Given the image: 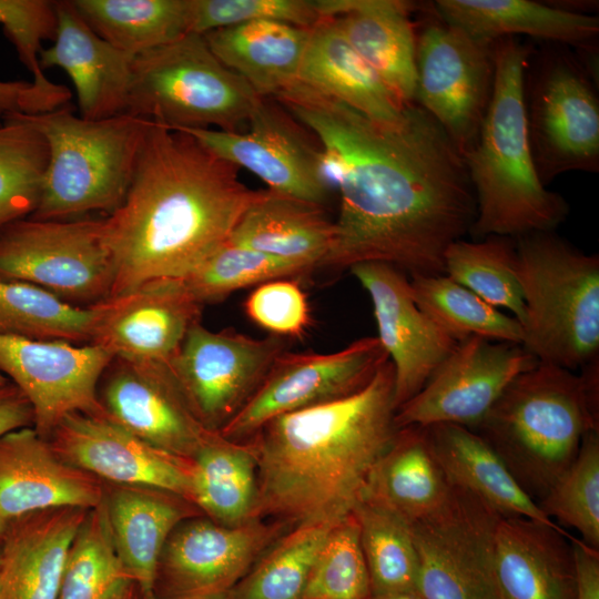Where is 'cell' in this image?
Returning a JSON list of instances; mask_svg holds the SVG:
<instances>
[{
	"label": "cell",
	"instance_id": "cell-15",
	"mask_svg": "<svg viewBox=\"0 0 599 599\" xmlns=\"http://www.w3.org/2000/svg\"><path fill=\"white\" fill-rule=\"evenodd\" d=\"M388 359L377 337H362L333 353L283 352L265 379L219 433L244 440L270 420L362 389Z\"/></svg>",
	"mask_w": 599,
	"mask_h": 599
},
{
	"label": "cell",
	"instance_id": "cell-14",
	"mask_svg": "<svg viewBox=\"0 0 599 599\" xmlns=\"http://www.w3.org/2000/svg\"><path fill=\"white\" fill-rule=\"evenodd\" d=\"M493 82V43H480L437 17L417 35L414 102L441 126L461 156L478 136Z\"/></svg>",
	"mask_w": 599,
	"mask_h": 599
},
{
	"label": "cell",
	"instance_id": "cell-20",
	"mask_svg": "<svg viewBox=\"0 0 599 599\" xmlns=\"http://www.w3.org/2000/svg\"><path fill=\"white\" fill-rule=\"evenodd\" d=\"M349 271L370 298L376 337L394 368L397 410L424 387L458 342L420 309L403 271L380 262L358 263Z\"/></svg>",
	"mask_w": 599,
	"mask_h": 599
},
{
	"label": "cell",
	"instance_id": "cell-24",
	"mask_svg": "<svg viewBox=\"0 0 599 599\" xmlns=\"http://www.w3.org/2000/svg\"><path fill=\"white\" fill-rule=\"evenodd\" d=\"M53 44L39 53L41 69L59 67L73 82L80 116L101 120L125 114L133 57L95 33L71 0L55 1Z\"/></svg>",
	"mask_w": 599,
	"mask_h": 599
},
{
	"label": "cell",
	"instance_id": "cell-7",
	"mask_svg": "<svg viewBox=\"0 0 599 599\" xmlns=\"http://www.w3.org/2000/svg\"><path fill=\"white\" fill-rule=\"evenodd\" d=\"M526 315L522 347L538 362L577 370L599 355V256L555 231L515 238Z\"/></svg>",
	"mask_w": 599,
	"mask_h": 599
},
{
	"label": "cell",
	"instance_id": "cell-53",
	"mask_svg": "<svg viewBox=\"0 0 599 599\" xmlns=\"http://www.w3.org/2000/svg\"><path fill=\"white\" fill-rule=\"evenodd\" d=\"M387 599H423L418 592L403 593Z\"/></svg>",
	"mask_w": 599,
	"mask_h": 599
},
{
	"label": "cell",
	"instance_id": "cell-6",
	"mask_svg": "<svg viewBox=\"0 0 599 599\" xmlns=\"http://www.w3.org/2000/svg\"><path fill=\"white\" fill-rule=\"evenodd\" d=\"M14 114L41 133L49 148L40 199L29 217L64 221L92 212L109 215L121 205L151 120L129 114L88 120L64 106Z\"/></svg>",
	"mask_w": 599,
	"mask_h": 599
},
{
	"label": "cell",
	"instance_id": "cell-37",
	"mask_svg": "<svg viewBox=\"0 0 599 599\" xmlns=\"http://www.w3.org/2000/svg\"><path fill=\"white\" fill-rule=\"evenodd\" d=\"M99 315V303L75 306L40 286L0 280V335L91 344Z\"/></svg>",
	"mask_w": 599,
	"mask_h": 599
},
{
	"label": "cell",
	"instance_id": "cell-19",
	"mask_svg": "<svg viewBox=\"0 0 599 599\" xmlns=\"http://www.w3.org/2000/svg\"><path fill=\"white\" fill-rule=\"evenodd\" d=\"M105 416L146 444L192 460L212 432L194 415L169 363L113 358L99 384Z\"/></svg>",
	"mask_w": 599,
	"mask_h": 599
},
{
	"label": "cell",
	"instance_id": "cell-52",
	"mask_svg": "<svg viewBox=\"0 0 599 599\" xmlns=\"http://www.w3.org/2000/svg\"><path fill=\"white\" fill-rule=\"evenodd\" d=\"M115 599H143V596L133 582L129 585Z\"/></svg>",
	"mask_w": 599,
	"mask_h": 599
},
{
	"label": "cell",
	"instance_id": "cell-47",
	"mask_svg": "<svg viewBox=\"0 0 599 599\" xmlns=\"http://www.w3.org/2000/svg\"><path fill=\"white\" fill-rule=\"evenodd\" d=\"M323 19L318 0H191L190 32L252 21H278L311 29Z\"/></svg>",
	"mask_w": 599,
	"mask_h": 599
},
{
	"label": "cell",
	"instance_id": "cell-49",
	"mask_svg": "<svg viewBox=\"0 0 599 599\" xmlns=\"http://www.w3.org/2000/svg\"><path fill=\"white\" fill-rule=\"evenodd\" d=\"M13 9V0H0V23L9 19ZM70 98V90L62 84L41 88L32 81H0V120L16 112L24 114L49 112L62 108Z\"/></svg>",
	"mask_w": 599,
	"mask_h": 599
},
{
	"label": "cell",
	"instance_id": "cell-30",
	"mask_svg": "<svg viewBox=\"0 0 599 599\" xmlns=\"http://www.w3.org/2000/svg\"><path fill=\"white\" fill-rule=\"evenodd\" d=\"M334 235L323 206L266 190L245 209L227 242L312 271L322 265Z\"/></svg>",
	"mask_w": 599,
	"mask_h": 599
},
{
	"label": "cell",
	"instance_id": "cell-54",
	"mask_svg": "<svg viewBox=\"0 0 599 599\" xmlns=\"http://www.w3.org/2000/svg\"><path fill=\"white\" fill-rule=\"evenodd\" d=\"M7 524H8V521H6V519L0 514V538L2 537V535H3L4 530H6Z\"/></svg>",
	"mask_w": 599,
	"mask_h": 599
},
{
	"label": "cell",
	"instance_id": "cell-25",
	"mask_svg": "<svg viewBox=\"0 0 599 599\" xmlns=\"http://www.w3.org/2000/svg\"><path fill=\"white\" fill-rule=\"evenodd\" d=\"M338 30L404 105L414 103L416 39L410 20L419 7L402 0H318Z\"/></svg>",
	"mask_w": 599,
	"mask_h": 599
},
{
	"label": "cell",
	"instance_id": "cell-39",
	"mask_svg": "<svg viewBox=\"0 0 599 599\" xmlns=\"http://www.w3.org/2000/svg\"><path fill=\"white\" fill-rule=\"evenodd\" d=\"M373 599L417 592L418 557L409 526L392 511L362 500L353 511Z\"/></svg>",
	"mask_w": 599,
	"mask_h": 599
},
{
	"label": "cell",
	"instance_id": "cell-26",
	"mask_svg": "<svg viewBox=\"0 0 599 599\" xmlns=\"http://www.w3.org/2000/svg\"><path fill=\"white\" fill-rule=\"evenodd\" d=\"M571 534L525 517H501L495 538L502 599H577Z\"/></svg>",
	"mask_w": 599,
	"mask_h": 599
},
{
	"label": "cell",
	"instance_id": "cell-8",
	"mask_svg": "<svg viewBox=\"0 0 599 599\" xmlns=\"http://www.w3.org/2000/svg\"><path fill=\"white\" fill-rule=\"evenodd\" d=\"M263 99L190 32L133 57L125 114L171 130L241 132Z\"/></svg>",
	"mask_w": 599,
	"mask_h": 599
},
{
	"label": "cell",
	"instance_id": "cell-4",
	"mask_svg": "<svg viewBox=\"0 0 599 599\" xmlns=\"http://www.w3.org/2000/svg\"><path fill=\"white\" fill-rule=\"evenodd\" d=\"M534 49L515 37L493 42V91L478 136L463 155L476 200L474 240L555 231L569 205L540 181L527 133L525 74Z\"/></svg>",
	"mask_w": 599,
	"mask_h": 599
},
{
	"label": "cell",
	"instance_id": "cell-27",
	"mask_svg": "<svg viewBox=\"0 0 599 599\" xmlns=\"http://www.w3.org/2000/svg\"><path fill=\"white\" fill-rule=\"evenodd\" d=\"M88 510L52 508L8 521L1 537L0 599H58L69 547Z\"/></svg>",
	"mask_w": 599,
	"mask_h": 599
},
{
	"label": "cell",
	"instance_id": "cell-32",
	"mask_svg": "<svg viewBox=\"0 0 599 599\" xmlns=\"http://www.w3.org/2000/svg\"><path fill=\"white\" fill-rule=\"evenodd\" d=\"M311 29L252 21L203 34L212 52L262 98L273 99L297 81Z\"/></svg>",
	"mask_w": 599,
	"mask_h": 599
},
{
	"label": "cell",
	"instance_id": "cell-9",
	"mask_svg": "<svg viewBox=\"0 0 599 599\" xmlns=\"http://www.w3.org/2000/svg\"><path fill=\"white\" fill-rule=\"evenodd\" d=\"M0 280L40 286L75 306L109 298L115 268L103 219L10 223L0 231Z\"/></svg>",
	"mask_w": 599,
	"mask_h": 599
},
{
	"label": "cell",
	"instance_id": "cell-23",
	"mask_svg": "<svg viewBox=\"0 0 599 599\" xmlns=\"http://www.w3.org/2000/svg\"><path fill=\"white\" fill-rule=\"evenodd\" d=\"M104 497V484L62 460L34 427L0 437V514L10 521L61 507L92 509Z\"/></svg>",
	"mask_w": 599,
	"mask_h": 599
},
{
	"label": "cell",
	"instance_id": "cell-38",
	"mask_svg": "<svg viewBox=\"0 0 599 599\" xmlns=\"http://www.w3.org/2000/svg\"><path fill=\"white\" fill-rule=\"evenodd\" d=\"M409 283L420 309L457 342L478 336L521 344L522 327L519 321L447 275L410 276Z\"/></svg>",
	"mask_w": 599,
	"mask_h": 599
},
{
	"label": "cell",
	"instance_id": "cell-51",
	"mask_svg": "<svg viewBox=\"0 0 599 599\" xmlns=\"http://www.w3.org/2000/svg\"><path fill=\"white\" fill-rule=\"evenodd\" d=\"M576 577L577 599H599V549L581 539L571 540Z\"/></svg>",
	"mask_w": 599,
	"mask_h": 599
},
{
	"label": "cell",
	"instance_id": "cell-3",
	"mask_svg": "<svg viewBox=\"0 0 599 599\" xmlns=\"http://www.w3.org/2000/svg\"><path fill=\"white\" fill-rule=\"evenodd\" d=\"M394 368L387 359L359 390L278 416L252 436L258 517L294 526L336 525L362 501L368 476L393 443Z\"/></svg>",
	"mask_w": 599,
	"mask_h": 599
},
{
	"label": "cell",
	"instance_id": "cell-31",
	"mask_svg": "<svg viewBox=\"0 0 599 599\" xmlns=\"http://www.w3.org/2000/svg\"><path fill=\"white\" fill-rule=\"evenodd\" d=\"M423 427L430 451L450 483L481 499L501 517H525L559 526L528 496L476 432L455 424Z\"/></svg>",
	"mask_w": 599,
	"mask_h": 599
},
{
	"label": "cell",
	"instance_id": "cell-34",
	"mask_svg": "<svg viewBox=\"0 0 599 599\" xmlns=\"http://www.w3.org/2000/svg\"><path fill=\"white\" fill-rule=\"evenodd\" d=\"M450 481L430 451L425 428H399L373 467L362 500L376 504L407 524L435 511L447 498Z\"/></svg>",
	"mask_w": 599,
	"mask_h": 599
},
{
	"label": "cell",
	"instance_id": "cell-16",
	"mask_svg": "<svg viewBox=\"0 0 599 599\" xmlns=\"http://www.w3.org/2000/svg\"><path fill=\"white\" fill-rule=\"evenodd\" d=\"M298 122L280 104L264 98L246 130L181 129L220 159L261 179L270 191L324 207L333 184L319 146L300 131Z\"/></svg>",
	"mask_w": 599,
	"mask_h": 599
},
{
	"label": "cell",
	"instance_id": "cell-48",
	"mask_svg": "<svg viewBox=\"0 0 599 599\" xmlns=\"http://www.w3.org/2000/svg\"><path fill=\"white\" fill-rule=\"evenodd\" d=\"M247 317L277 337H301L311 325L305 292L292 277L264 282L250 293L244 304Z\"/></svg>",
	"mask_w": 599,
	"mask_h": 599
},
{
	"label": "cell",
	"instance_id": "cell-50",
	"mask_svg": "<svg viewBox=\"0 0 599 599\" xmlns=\"http://www.w3.org/2000/svg\"><path fill=\"white\" fill-rule=\"evenodd\" d=\"M33 426V408L24 394L11 382L0 386V437Z\"/></svg>",
	"mask_w": 599,
	"mask_h": 599
},
{
	"label": "cell",
	"instance_id": "cell-21",
	"mask_svg": "<svg viewBox=\"0 0 599 599\" xmlns=\"http://www.w3.org/2000/svg\"><path fill=\"white\" fill-rule=\"evenodd\" d=\"M47 439L62 460L104 484L161 489L192 504V460L146 444L105 415L70 414Z\"/></svg>",
	"mask_w": 599,
	"mask_h": 599
},
{
	"label": "cell",
	"instance_id": "cell-13",
	"mask_svg": "<svg viewBox=\"0 0 599 599\" xmlns=\"http://www.w3.org/2000/svg\"><path fill=\"white\" fill-rule=\"evenodd\" d=\"M283 529L263 518L238 526L204 515L183 519L159 557L153 599H226Z\"/></svg>",
	"mask_w": 599,
	"mask_h": 599
},
{
	"label": "cell",
	"instance_id": "cell-41",
	"mask_svg": "<svg viewBox=\"0 0 599 599\" xmlns=\"http://www.w3.org/2000/svg\"><path fill=\"white\" fill-rule=\"evenodd\" d=\"M444 274L524 323L526 308L516 274L515 238L491 235L475 241L458 240L445 253Z\"/></svg>",
	"mask_w": 599,
	"mask_h": 599
},
{
	"label": "cell",
	"instance_id": "cell-12",
	"mask_svg": "<svg viewBox=\"0 0 599 599\" xmlns=\"http://www.w3.org/2000/svg\"><path fill=\"white\" fill-rule=\"evenodd\" d=\"M285 339L211 331L200 321L187 331L170 366L194 415L220 433L261 386Z\"/></svg>",
	"mask_w": 599,
	"mask_h": 599
},
{
	"label": "cell",
	"instance_id": "cell-22",
	"mask_svg": "<svg viewBox=\"0 0 599 599\" xmlns=\"http://www.w3.org/2000/svg\"><path fill=\"white\" fill-rule=\"evenodd\" d=\"M201 307L177 278L152 280L99 303L91 344L132 363H170Z\"/></svg>",
	"mask_w": 599,
	"mask_h": 599
},
{
	"label": "cell",
	"instance_id": "cell-5",
	"mask_svg": "<svg viewBox=\"0 0 599 599\" xmlns=\"http://www.w3.org/2000/svg\"><path fill=\"white\" fill-rule=\"evenodd\" d=\"M580 373L538 362L517 375L471 430L537 504L599 430V361Z\"/></svg>",
	"mask_w": 599,
	"mask_h": 599
},
{
	"label": "cell",
	"instance_id": "cell-35",
	"mask_svg": "<svg viewBox=\"0 0 599 599\" xmlns=\"http://www.w3.org/2000/svg\"><path fill=\"white\" fill-rule=\"evenodd\" d=\"M191 499L202 515L224 526L260 518L252 444L212 433L192 459Z\"/></svg>",
	"mask_w": 599,
	"mask_h": 599
},
{
	"label": "cell",
	"instance_id": "cell-33",
	"mask_svg": "<svg viewBox=\"0 0 599 599\" xmlns=\"http://www.w3.org/2000/svg\"><path fill=\"white\" fill-rule=\"evenodd\" d=\"M297 81L378 120L394 121L406 106L353 49L331 18L311 28Z\"/></svg>",
	"mask_w": 599,
	"mask_h": 599
},
{
	"label": "cell",
	"instance_id": "cell-44",
	"mask_svg": "<svg viewBox=\"0 0 599 599\" xmlns=\"http://www.w3.org/2000/svg\"><path fill=\"white\" fill-rule=\"evenodd\" d=\"M308 272L302 265L226 242L177 280L186 294L202 306L250 286Z\"/></svg>",
	"mask_w": 599,
	"mask_h": 599
},
{
	"label": "cell",
	"instance_id": "cell-28",
	"mask_svg": "<svg viewBox=\"0 0 599 599\" xmlns=\"http://www.w3.org/2000/svg\"><path fill=\"white\" fill-rule=\"evenodd\" d=\"M103 505L120 559L143 599H153L155 569L169 536L201 511L169 491L111 484H104Z\"/></svg>",
	"mask_w": 599,
	"mask_h": 599
},
{
	"label": "cell",
	"instance_id": "cell-43",
	"mask_svg": "<svg viewBox=\"0 0 599 599\" xmlns=\"http://www.w3.org/2000/svg\"><path fill=\"white\" fill-rule=\"evenodd\" d=\"M49 162L44 138L14 113L0 125V231L37 209Z\"/></svg>",
	"mask_w": 599,
	"mask_h": 599
},
{
	"label": "cell",
	"instance_id": "cell-40",
	"mask_svg": "<svg viewBox=\"0 0 599 599\" xmlns=\"http://www.w3.org/2000/svg\"><path fill=\"white\" fill-rule=\"evenodd\" d=\"M333 526L298 525L281 535L226 599H303L314 564Z\"/></svg>",
	"mask_w": 599,
	"mask_h": 599
},
{
	"label": "cell",
	"instance_id": "cell-2",
	"mask_svg": "<svg viewBox=\"0 0 599 599\" xmlns=\"http://www.w3.org/2000/svg\"><path fill=\"white\" fill-rule=\"evenodd\" d=\"M192 135L151 121L121 205L103 217L115 280L110 297L179 278L227 242L260 191Z\"/></svg>",
	"mask_w": 599,
	"mask_h": 599
},
{
	"label": "cell",
	"instance_id": "cell-18",
	"mask_svg": "<svg viewBox=\"0 0 599 599\" xmlns=\"http://www.w3.org/2000/svg\"><path fill=\"white\" fill-rule=\"evenodd\" d=\"M537 363L521 344L463 339L424 387L397 408L396 426L455 424L474 429L509 383Z\"/></svg>",
	"mask_w": 599,
	"mask_h": 599
},
{
	"label": "cell",
	"instance_id": "cell-55",
	"mask_svg": "<svg viewBox=\"0 0 599 599\" xmlns=\"http://www.w3.org/2000/svg\"><path fill=\"white\" fill-rule=\"evenodd\" d=\"M10 380L0 373V386L6 385Z\"/></svg>",
	"mask_w": 599,
	"mask_h": 599
},
{
	"label": "cell",
	"instance_id": "cell-1",
	"mask_svg": "<svg viewBox=\"0 0 599 599\" xmlns=\"http://www.w3.org/2000/svg\"><path fill=\"white\" fill-rule=\"evenodd\" d=\"M274 100L315 135L339 194L333 245L321 266L380 262L409 277L444 274L447 248L470 233L476 200L441 126L415 102L384 121L300 81Z\"/></svg>",
	"mask_w": 599,
	"mask_h": 599
},
{
	"label": "cell",
	"instance_id": "cell-42",
	"mask_svg": "<svg viewBox=\"0 0 599 599\" xmlns=\"http://www.w3.org/2000/svg\"><path fill=\"white\" fill-rule=\"evenodd\" d=\"M131 583L102 500L88 510L69 547L58 599H115Z\"/></svg>",
	"mask_w": 599,
	"mask_h": 599
},
{
	"label": "cell",
	"instance_id": "cell-46",
	"mask_svg": "<svg viewBox=\"0 0 599 599\" xmlns=\"http://www.w3.org/2000/svg\"><path fill=\"white\" fill-rule=\"evenodd\" d=\"M303 599H373L354 515L331 529L312 569Z\"/></svg>",
	"mask_w": 599,
	"mask_h": 599
},
{
	"label": "cell",
	"instance_id": "cell-45",
	"mask_svg": "<svg viewBox=\"0 0 599 599\" xmlns=\"http://www.w3.org/2000/svg\"><path fill=\"white\" fill-rule=\"evenodd\" d=\"M556 524L573 528L599 549V430L582 439L576 458L538 502Z\"/></svg>",
	"mask_w": 599,
	"mask_h": 599
},
{
	"label": "cell",
	"instance_id": "cell-36",
	"mask_svg": "<svg viewBox=\"0 0 599 599\" xmlns=\"http://www.w3.org/2000/svg\"><path fill=\"white\" fill-rule=\"evenodd\" d=\"M81 18L134 57L190 33L191 0H71Z\"/></svg>",
	"mask_w": 599,
	"mask_h": 599
},
{
	"label": "cell",
	"instance_id": "cell-11",
	"mask_svg": "<svg viewBox=\"0 0 599 599\" xmlns=\"http://www.w3.org/2000/svg\"><path fill=\"white\" fill-rule=\"evenodd\" d=\"M501 516L450 483L446 500L408 524L418 557L423 599H502L495 557Z\"/></svg>",
	"mask_w": 599,
	"mask_h": 599
},
{
	"label": "cell",
	"instance_id": "cell-17",
	"mask_svg": "<svg viewBox=\"0 0 599 599\" xmlns=\"http://www.w3.org/2000/svg\"><path fill=\"white\" fill-rule=\"evenodd\" d=\"M113 358L97 344L0 335V373L28 398L44 438L70 414L105 415L99 384Z\"/></svg>",
	"mask_w": 599,
	"mask_h": 599
},
{
	"label": "cell",
	"instance_id": "cell-29",
	"mask_svg": "<svg viewBox=\"0 0 599 599\" xmlns=\"http://www.w3.org/2000/svg\"><path fill=\"white\" fill-rule=\"evenodd\" d=\"M433 12L474 40L491 44L525 34L582 51L597 49L599 19L531 0H437Z\"/></svg>",
	"mask_w": 599,
	"mask_h": 599
},
{
	"label": "cell",
	"instance_id": "cell-10",
	"mask_svg": "<svg viewBox=\"0 0 599 599\" xmlns=\"http://www.w3.org/2000/svg\"><path fill=\"white\" fill-rule=\"evenodd\" d=\"M527 133L546 186L558 175L599 171V101L583 64L569 53L546 51L525 74Z\"/></svg>",
	"mask_w": 599,
	"mask_h": 599
},
{
	"label": "cell",
	"instance_id": "cell-56",
	"mask_svg": "<svg viewBox=\"0 0 599 599\" xmlns=\"http://www.w3.org/2000/svg\"><path fill=\"white\" fill-rule=\"evenodd\" d=\"M0 552H1V538H0Z\"/></svg>",
	"mask_w": 599,
	"mask_h": 599
}]
</instances>
